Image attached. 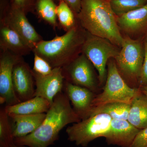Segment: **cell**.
I'll list each match as a JSON object with an SVG mask.
<instances>
[{
  "label": "cell",
  "mask_w": 147,
  "mask_h": 147,
  "mask_svg": "<svg viewBox=\"0 0 147 147\" xmlns=\"http://www.w3.org/2000/svg\"><path fill=\"white\" fill-rule=\"evenodd\" d=\"M81 121L64 93L54 98L45 119L38 128L25 137L14 138V144L29 147H48L59 139L61 130L68 124Z\"/></svg>",
  "instance_id": "1"
},
{
  "label": "cell",
  "mask_w": 147,
  "mask_h": 147,
  "mask_svg": "<svg viewBox=\"0 0 147 147\" xmlns=\"http://www.w3.org/2000/svg\"><path fill=\"white\" fill-rule=\"evenodd\" d=\"M77 17L80 25L88 32L122 47L123 36L109 1L81 0V10Z\"/></svg>",
  "instance_id": "2"
},
{
  "label": "cell",
  "mask_w": 147,
  "mask_h": 147,
  "mask_svg": "<svg viewBox=\"0 0 147 147\" xmlns=\"http://www.w3.org/2000/svg\"><path fill=\"white\" fill-rule=\"evenodd\" d=\"M87 31L81 26L49 40H42L32 51L47 61L53 69L67 65L82 53Z\"/></svg>",
  "instance_id": "3"
},
{
  "label": "cell",
  "mask_w": 147,
  "mask_h": 147,
  "mask_svg": "<svg viewBox=\"0 0 147 147\" xmlns=\"http://www.w3.org/2000/svg\"><path fill=\"white\" fill-rule=\"evenodd\" d=\"M123 37L120 51L114 59L119 73L127 84L138 88L144 59L145 38L134 40Z\"/></svg>",
  "instance_id": "4"
},
{
  "label": "cell",
  "mask_w": 147,
  "mask_h": 147,
  "mask_svg": "<svg viewBox=\"0 0 147 147\" xmlns=\"http://www.w3.org/2000/svg\"><path fill=\"white\" fill-rule=\"evenodd\" d=\"M107 69L106 82L102 91L96 95L93 100L92 113L95 109L108 103L122 102L131 104L140 90L139 88H131L127 84L119 73L115 59L109 60Z\"/></svg>",
  "instance_id": "5"
},
{
  "label": "cell",
  "mask_w": 147,
  "mask_h": 147,
  "mask_svg": "<svg viewBox=\"0 0 147 147\" xmlns=\"http://www.w3.org/2000/svg\"><path fill=\"white\" fill-rule=\"evenodd\" d=\"M120 49L108 40L87 31L82 53L86 55L97 70L100 86L104 85L106 82L108 61L117 57Z\"/></svg>",
  "instance_id": "6"
},
{
  "label": "cell",
  "mask_w": 147,
  "mask_h": 147,
  "mask_svg": "<svg viewBox=\"0 0 147 147\" xmlns=\"http://www.w3.org/2000/svg\"><path fill=\"white\" fill-rule=\"evenodd\" d=\"M112 119L107 114L98 113L73 123L66 129L67 139L76 146L86 147L95 139L104 137Z\"/></svg>",
  "instance_id": "7"
},
{
  "label": "cell",
  "mask_w": 147,
  "mask_h": 147,
  "mask_svg": "<svg viewBox=\"0 0 147 147\" xmlns=\"http://www.w3.org/2000/svg\"><path fill=\"white\" fill-rule=\"evenodd\" d=\"M94 66L84 53L63 67L62 73L66 82L90 90L94 93L99 90L98 75Z\"/></svg>",
  "instance_id": "8"
},
{
  "label": "cell",
  "mask_w": 147,
  "mask_h": 147,
  "mask_svg": "<svg viewBox=\"0 0 147 147\" xmlns=\"http://www.w3.org/2000/svg\"><path fill=\"white\" fill-rule=\"evenodd\" d=\"M23 57L9 51L0 53V102L6 106L21 102L16 96L12 83V71L15 64Z\"/></svg>",
  "instance_id": "9"
},
{
  "label": "cell",
  "mask_w": 147,
  "mask_h": 147,
  "mask_svg": "<svg viewBox=\"0 0 147 147\" xmlns=\"http://www.w3.org/2000/svg\"><path fill=\"white\" fill-rule=\"evenodd\" d=\"M24 11L11 6L8 15L1 24L7 25L16 32L32 51L43 40L30 24Z\"/></svg>",
  "instance_id": "10"
},
{
  "label": "cell",
  "mask_w": 147,
  "mask_h": 147,
  "mask_svg": "<svg viewBox=\"0 0 147 147\" xmlns=\"http://www.w3.org/2000/svg\"><path fill=\"white\" fill-rule=\"evenodd\" d=\"M123 36L132 39L145 38L147 35V3L141 8L117 17Z\"/></svg>",
  "instance_id": "11"
},
{
  "label": "cell",
  "mask_w": 147,
  "mask_h": 147,
  "mask_svg": "<svg viewBox=\"0 0 147 147\" xmlns=\"http://www.w3.org/2000/svg\"><path fill=\"white\" fill-rule=\"evenodd\" d=\"M12 83L15 94L21 102L34 97L35 84L32 69L23 57L13 66Z\"/></svg>",
  "instance_id": "12"
},
{
  "label": "cell",
  "mask_w": 147,
  "mask_h": 147,
  "mask_svg": "<svg viewBox=\"0 0 147 147\" xmlns=\"http://www.w3.org/2000/svg\"><path fill=\"white\" fill-rule=\"evenodd\" d=\"M63 90L71 102L74 112L79 116L81 120L91 116L92 102L96 96L94 92L65 80Z\"/></svg>",
  "instance_id": "13"
},
{
  "label": "cell",
  "mask_w": 147,
  "mask_h": 147,
  "mask_svg": "<svg viewBox=\"0 0 147 147\" xmlns=\"http://www.w3.org/2000/svg\"><path fill=\"white\" fill-rule=\"evenodd\" d=\"M33 72L36 86L34 96L43 98L52 105L55 96L63 90L65 79L62 69L54 68L52 73L46 76Z\"/></svg>",
  "instance_id": "14"
},
{
  "label": "cell",
  "mask_w": 147,
  "mask_h": 147,
  "mask_svg": "<svg viewBox=\"0 0 147 147\" xmlns=\"http://www.w3.org/2000/svg\"><path fill=\"white\" fill-rule=\"evenodd\" d=\"M140 130L126 120L112 119L104 137L108 145L129 147Z\"/></svg>",
  "instance_id": "15"
},
{
  "label": "cell",
  "mask_w": 147,
  "mask_h": 147,
  "mask_svg": "<svg viewBox=\"0 0 147 147\" xmlns=\"http://www.w3.org/2000/svg\"><path fill=\"white\" fill-rule=\"evenodd\" d=\"M0 50L9 51L22 57L32 52L16 32L5 24L0 25Z\"/></svg>",
  "instance_id": "16"
},
{
  "label": "cell",
  "mask_w": 147,
  "mask_h": 147,
  "mask_svg": "<svg viewBox=\"0 0 147 147\" xmlns=\"http://www.w3.org/2000/svg\"><path fill=\"white\" fill-rule=\"evenodd\" d=\"M46 115V113L8 115L12 120L11 126L14 138L25 137L35 131L45 119Z\"/></svg>",
  "instance_id": "17"
},
{
  "label": "cell",
  "mask_w": 147,
  "mask_h": 147,
  "mask_svg": "<svg viewBox=\"0 0 147 147\" xmlns=\"http://www.w3.org/2000/svg\"><path fill=\"white\" fill-rule=\"evenodd\" d=\"M51 104L45 98L35 96L16 105L6 106L4 108L8 115H29L46 113Z\"/></svg>",
  "instance_id": "18"
},
{
  "label": "cell",
  "mask_w": 147,
  "mask_h": 147,
  "mask_svg": "<svg viewBox=\"0 0 147 147\" xmlns=\"http://www.w3.org/2000/svg\"><path fill=\"white\" fill-rule=\"evenodd\" d=\"M127 121L139 129L147 127V98L140 89L131 101Z\"/></svg>",
  "instance_id": "19"
},
{
  "label": "cell",
  "mask_w": 147,
  "mask_h": 147,
  "mask_svg": "<svg viewBox=\"0 0 147 147\" xmlns=\"http://www.w3.org/2000/svg\"><path fill=\"white\" fill-rule=\"evenodd\" d=\"M57 7L54 0H36L34 13L40 21L49 24L55 30L60 28L57 21Z\"/></svg>",
  "instance_id": "20"
},
{
  "label": "cell",
  "mask_w": 147,
  "mask_h": 147,
  "mask_svg": "<svg viewBox=\"0 0 147 147\" xmlns=\"http://www.w3.org/2000/svg\"><path fill=\"white\" fill-rule=\"evenodd\" d=\"M58 23L61 28L68 32L80 25L77 16L69 6L63 1L58 2L57 7Z\"/></svg>",
  "instance_id": "21"
},
{
  "label": "cell",
  "mask_w": 147,
  "mask_h": 147,
  "mask_svg": "<svg viewBox=\"0 0 147 147\" xmlns=\"http://www.w3.org/2000/svg\"><path fill=\"white\" fill-rule=\"evenodd\" d=\"M130 108V104L127 103H108L95 109L91 116L98 113H105L109 115L112 119L127 120Z\"/></svg>",
  "instance_id": "22"
},
{
  "label": "cell",
  "mask_w": 147,
  "mask_h": 147,
  "mask_svg": "<svg viewBox=\"0 0 147 147\" xmlns=\"http://www.w3.org/2000/svg\"><path fill=\"white\" fill-rule=\"evenodd\" d=\"M9 116L5 109L0 110V147H10L14 144Z\"/></svg>",
  "instance_id": "23"
},
{
  "label": "cell",
  "mask_w": 147,
  "mask_h": 147,
  "mask_svg": "<svg viewBox=\"0 0 147 147\" xmlns=\"http://www.w3.org/2000/svg\"><path fill=\"white\" fill-rule=\"evenodd\" d=\"M109 2L117 17L141 8L147 3V0H111Z\"/></svg>",
  "instance_id": "24"
},
{
  "label": "cell",
  "mask_w": 147,
  "mask_h": 147,
  "mask_svg": "<svg viewBox=\"0 0 147 147\" xmlns=\"http://www.w3.org/2000/svg\"><path fill=\"white\" fill-rule=\"evenodd\" d=\"M34 55V72L42 76L49 75L53 72V68L47 61L35 53Z\"/></svg>",
  "instance_id": "25"
},
{
  "label": "cell",
  "mask_w": 147,
  "mask_h": 147,
  "mask_svg": "<svg viewBox=\"0 0 147 147\" xmlns=\"http://www.w3.org/2000/svg\"><path fill=\"white\" fill-rule=\"evenodd\" d=\"M36 0H11V6L24 11L26 14L34 13Z\"/></svg>",
  "instance_id": "26"
},
{
  "label": "cell",
  "mask_w": 147,
  "mask_h": 147,
  "mask_svg": "<svg viewBox=\"0 0 147 147\" xmlns=\"http://www.w3.org/2000/svg\"><path fill=\"white\" fill-rule=\"evenodd\" d=\"M129 147H147V127L139 131Z\"/></svg>",
  "instance_id": "27"
},
{
  "label": "cell",
  "mask_w": 147,
  "mask_h": 147,
  "mask_svg": "<svg viewBox=\"0 0 147 147\" xmlns=\"http://www.w3.org/2000/svg\"><path fill=\"white\" fill-rule=\"evenodd\" d=\"M144 46V59L139 80V87L147 86V35L145 38Z\"/></svg>",
  "instance_id": "28"
},
{
  "label": "cell",
  "mask_w": 147,
  "mask_h": 147,
  "mask_svg": "<svg viewBox=\"0 0 147 147\" xmlns=\"http://www.w3.org/2000/svg\"><path fill=\"white\" fill-rule=\"evenodd\" d=\"M11 0H0V23L4 21L11 8Z\"/></svg>",
  "instance_id": "29"
},
{
  "label": "cell",
  "mask_w": 147,
  "mask_h": 147,
  "mask_svg": "<svg viewBox=\"0 0 147 147\" xmlns=\"http://www.w3.org/2000/svg\"><path fill=\"white\" fill-rule=\"evenodd\" d=\"M58 2L60 1H63L67 4L71 9L73 11L75 14L77 16L81 9V0H54Z\"/></svg>",
  "instance_id": "30"
},
{
  "label": "cell",
  "mask_w": 147,
  "mask_h": 147,
  "mask_svg": "<svg viewBox=\"0 0 147 147\" xmlns=\"http://www.w3.org/2000/svg\"><path fill=\"white\" fill-rule=\"evenodd\" d=\"M139 88L142 92L145 94L147 98V86H141L139 87Z\"/></svg>",
  "instance_id": "31"
},
{
  "label": "cell",
  "mask_w": 147,
  "mask_h": 147,
  "mask_svg": "<svg viewBox=\"0 0 147 147\" xmlns=\"http://www.w3.org/2000/svg\"><path fill=\"white\" fill-rule=\"evenodd\" d=\"M10 147H29L28 146H18V145H16L15 144H14L13 145H12Z\"/></svg>",
  "instance_id": "32"
},
{
  "label": "cell",
  "mask_w": 147,
  "mask_h": 147,
  "mask_svg": "<svg viewBox=\"0 0 147 147\" xmlns=\"http://www.w3.org/2000/svg\"><path fill=\"white\" fill-rule=\"evenodd\" d=\"M107 1H111V0H107Z\"/></svg>",
  "instance_id": "33"
},
{
  "label": "cell",
  "mask_w": 147,
  "mask_h": 147,
  "mask_svg": "<svg viewBox=\"0 0 147 147\" xmlns=\"http://www.w3.org/2000/svg\"></svg>",
  "instance_id": "34"
}]
</instances>
